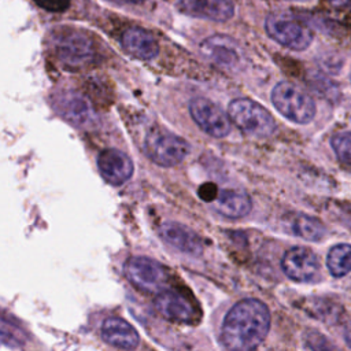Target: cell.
Listing matches in <instances>:
<instances>
[{
    "mask_svg": "<svg viewBox=\"0 0 351 351\" xmlns=\"http://www.w3.org/2000/svg\"><path fill=\"white\" fill-rule=\"evenodd\" d=\"M269 307L259 299L239 300L226 313L219 340L226 351H255L270 329Z\"/></svg>",
    "mask_w": 351,
    "mask_h": 351,
    "instance_id": "1",
    "label": "cell"
},
{
    "mask_svg": "<svg viewBox=\"0 0 351 351\" xmlns=\"http://www.w3.org/2000/svg\"><path fill=\"white\" fill-rule=\"evenodd\" d=\"M52 48L59 62L73 70L90 66L99 55L95 40L88 33L71 27L53 32Z\"/></svg>",
    "mask_w": 351,
    "mask_h": 351,
    "instance_id": "2",
    "label": "cell"
},
{
    "mask_svg": "<svg viewBox=\"0 0 351 351\" xmlns=\"http://www.w3.org/2000/svg\"><path fill=\"white\" fill-rule=\"evenodd\" d=\"M228 115L240 130L252 137H267L276 130V121L271 114L247 97L233 99L228 106Z\"/></svg>",
    "mask_w": 351,
    "mask_h": 351,
    "instance_id": "3",
    "label": "cell"
},
{
    "mask_svg": "<svg viewBox=\"0 0 351 351\" xmlns=\"http://www.w3.org/2000/svg\"><path fill=\"white\" fill-rule=\"evenodd\" d=\"M270 100L281 115L295 123H308L315 115L314 100L291 82H278L271 90Z\"/></svg>",
    "mask_w": 351,
    "mask_h": 351,
    "instance_id": "4",
    "label": "cell"
},
{
    "mask_svg": "<svg viewBox=\"0 0 351 351\" xmlns=\"http://www.w3.org/2000/svg\"><path fill=\"white\" fill-rule=\"evenodd\" d=\"M144 151L154 163L162 167H171L186 158L189 144L169 130L151 129L144 138Z\"/></svg>",
    "mask_w": 351,
    "mask_h": 351,
    "instance_id": "5",
    "label": "cell"
},
{
    "mask_svg": "<svg viewBox=\"0 0 351 351\" xmlns=\"http://www.w3.org/2000/svg\"><path fill=\"white\" fill-rule=\"evenodd\" d=\"M265 30L276 43L293 51H303L313 43L311 30L292 15L269 14L265 21Z\"/></svg>",
    "mask_w": 351,
    "mask_h": 351,
    "instance_id": "6",
    "label": "cell"
},
{
    "mask_svg": "<svg viewBox=\"0 0 351 351\" xmlns=\"http://www.w3.org/2000/svg\"><path fill=\"white\" fill-rule=\"evenodd\" d=\"M123 273L133 287L148 293L165 291L169 280L166 267L148 256L129 258L123 266Z\"/></svg>",
    "mask_w": 351,
    "mask_h": 351,
    "instance_id": "7",
    "label": "cell"
},
{
    "mask_svg": "<svg viewBox=\"0 0 351 351\" xmlns=\"http://www.w3.org/2000/svg\"><path fill=\"white\" fill-rule=\"evenodd\" d=\"M189 114L195 123L208 136L221 138L230 132L229 115L214 101L206 97H195L189 101Z\"/></svg>",
    "mask_w": 351,
    "mask_h": 351,
    "instance_id": "8",
    "label": "cell"
},
{
    "mask_svg": "<svg viewBox=\"0 0 351 351\" xmlns=\"http://www.w3.org/2000/svg\"><path fill=\"white\" fill-rule=\"evenodd\" d=\"M281 269L296 282H313L319 278L321 267L317 255L307 247H292L282 255Z\"/></svg>",
    "mask_w": 351,
    "mask_h": 351,
    "instance_id": "9",
    "label": "cell"
},
{
    "mask_svg": "<svg viewBox=\"0 0 351 351\" xmlns=\"http://www.w3.org/2000/svg\"><path fill=\"white\" fill-rule=\"evenodd\" d=\"M200 52L210 62L226 70H236L241 66L243 53L237 43L223 34L207 37L200 44Z\"/></svg>",
    "mask_w": 351,
    "mask_h": 351,
    "instance_id": "10",
    "label": "cell"
},
{
    "mask_svg": "<svg viewBox=\"0 0 351 351\" xmlns=\"http://www.w3.org/2000/svg\"><path fill=\"white\" fill-rule=\"evenodd\" d=\"M55 107L59 114L78 128L97 125V114L90 103L80 93L66 90L56 96Z\"/></svg>",
    "mask_w": 351,
    "mask_h": 351,
    "instance_id": "11",
    "label": "cell"
},
{
    "mask_svg": "<svg viewBox=\"0 0 351 351\" xmlns=\"http://www.w3.org/2000/svg\"><path fill=\"white\" fill-rule=\"evenodd\" d=\"M97 167L101 177L111 185L125 184L133 174V162L122 151L106 148L97 156Z\"/></svg>",
    "mask_w": 351,
    "mask_h": 351,
    "instance_id": "12",
    "label": "cell"
},
{
    "mask_svg": "<svg viewBox=\"0 0 351 351\" xmlns=\"http://www.w3.org/2000/svg\"><path fill=\"white\" fill-rule=\"evenodd\" d=\"M154 306L163 318L180 324L191 322L196 314L195 307L189 299L173 289H165L156 293Z\"/></svg>",
    "mask_w": 351,
    "mask_h": 351,
    "instance_id": "13",
    "label": "cell"
},
{
    "mask_svg": "<svg viewBox=\"0 0 351 351\" xmlns=\"http://www.w3.org/2000/svg\"><path fill=\"white\" fill-rule=\"evenodd\" d=\"M181 12L215 22L229 21L234 14L233 0H177Z\"/></svg>",
    "mask_w": 351,
    "mask_h": 351,
    "instance_id": "14",
    "label": "cell"
},
{
    "mask_svg": "<svg viewBox=\"0 0 351 351\" xmlns=\"http://www.w3.org/2000/svg\"><path fill=\"white\" fill-rule=\"evenodd\" d=\"M101 339L119 350L132 351L140 343V336L133 325L119 317H107L100 326Z\"/></svg>",
    "mask_w": 351,
    "mask_h": 351,
    "instance_id": "15",
    "label": "cell"
},
{
    "mask_svg": "<svg viewBox=\"0 0 351 351\" xmlns=\"http://www.w3.org/2000/svg\"><path fill=\"white\" fill-rule=\"evenodd\" d=\"M122 48L136 59L151 60L159 53V44L155 36L144 27H128L121 36Z\"/></svg>",
    "mask_w": 351,
    "mask_h": 351,
    "instance_id": "16",
    "label": "cell"
},
{
    "mask_svg": "<svg viewBox=\"0 0 351 351\" xmlns=\"http://www.w3.org/2000/svg\"><path fill=\"white\" fill-rule=\"evenodd\" d=\"M159 232L167 244L185 254H200L203 250V241L199 234L182 223L165 222Z\"/></svg>",
    "mask_w": 351,
    "mask_h": 351,
    "instance_id": "17",
    "label": "cell"
},
{
    "mask_svg": "<svg viewBox=\"0 0 351 351\" xmlns=\"http://www.w3.org/2000/svg\"><path fill=\"white\" fill-rule=\"evenodd\" d=\"M214 208L226 218L245 217L252 208L251 197L239 189H221L214 200Z\"/></svg>",
    "mask_w": 351,
    "mask_h": 351,
    "instance_id": "18",
    "label": "cell"
},
{
    "mask_svg": "<svg viewBox=\"0 0 351 351\" xmlns=\"http://www.w3.org/2000/svg\"><path fill=\"white\" fill-rule=\"evenodd\" d=\"M289 229L295 236L308 241H318L326 233L324 223L318 218L307 214L293 215L289 221Z\"/></svg>",
    "mask_w": 351,
    "mask_h": 351,
    "instance_id": "19",
    "label": "cell"
},
{
    "mask_svg": "<svg viewBox=\"0 0 351 351\" xmlns=\"http://www.w3.org/2000/svg\"><path fill=\"white\" fill-rule=\"evenodd\" d=\"M326 267L333 277H344L351 271V244L333 245L326 255Z\"/></svg>",
    "mask_w": 351,
    "mask_h": 351,
    "instance_id": "20",
    "label": "cell"
},
{
    "mask_svg": "<svg viewBox=\"0 0 351 351\" xmlns=\"http://www.w3.org/2000/svg\"><path fill=\"white\" fill-rule=\"evenodd\" d=\"M330 145L337 159L341 163L351 166V132L336 133L330 140Z\"/></svg>",
    "mask_w": 351,
    "mask_h": 351,
    "instance_id": "21",
    "label": "cell"
},
{
    "mask_svg": "<svg viewBox=\"0 0 351 351\" xmlns=\"http://www.w3.org/2000/svg\"><path fill=\"white\" fill-rule=\"evenodd\" d=\"M304 343L311 351H341L325 335L317 330L306 332Z\"/></svg>",
    "mask_w": 351,
    "mask_h": 351,
    "instance_id": "22",
    "label": "cell"
},
{
    "mask_svg": "<svg viewBox=\"0 0 351 351\" xmlns=\"http://www.w3.org/2000/svg\"><path fill=\"white\" fill-rule=\"evenodd\" d=\"M38 7L49 12H62L66 11L71 0H33Z\"/></svg>",
    "mask_w": 351,
    "mask_h": 351,
    "instance_id": "23",
    "label": "cell"
},
{
    "mask_svg": "<svg viewBox=\"0 0 351 351\" xmlns=\"http://www.w3.org/2000/svg\"><path fill=\"white\" fill-rule=\"evenodd\" d=\"M218 192H219V191H217V186H215L214 184H204V185H202L200 189H199L200 197L204 199V200H210V202H211V200H213V202L215 200Z\"/></svg>",
    "mask_w": 351,
    "mask_h": 351,
    "instance_id": "24",
    "label": "cell"
},
{
    "mask_svg": "<svg viewBox=\"0 0 351 351\" xmlns=\"http://www.w3.org/2000/svg\"><path fill=\"white\" fill-rule=\"evenodd\" d=\"M330 4L336 8H351V0H330Z\"/></svg>",
    "mask_w": 351,
    "mask_h": 351,
    "instance_id": "25",
    "label": "cell"
},
{
    "mask_svg": "<svg viewBox=\"0 0 351 351\" xmlns=\"http://www.w3.org/2000/svg\"><path fill=\"white\" fill-rule=\"evenodd\" d=\"M110 1H114L118 4H138V3H143L144 0H110Z\"/></svg>",
    "mask_w": 351,
    "mask_h": 351,
    "instance_id": "26",
    "label": "cell"
},
{
    "mask_svg": "<svg viewBox=\"0 0 351 351\" xmlns=\"http://www.w3.org/2000/svg\"><path fill=\"white\" fill-rule=\"evenodd\" d=\"M344 340H346V343L348 344V347L351 348V329L346 330V333H344Z\"/></svg>",
    "mask_w": 351,
    "mask_h": 351,
    "instance_id": "27",
    "label": "cell"
},
{
    "mask_svg": "<svg viewBox=\"0 0 351 351\" xmlns=\"http://www.w3.org/2000/svg\"><path fill=\"white\" fill-rule=\"evenodd\" d=\"M288 1H292V3H313L315 0H288Z\"/></svg>",
    "mask_w": 351,
    "mask_h": 351,
    "instance_id": "28",
    "label": "cell"
},
{
    "mask_svg": "<svg viewBox=\"0 0 351 351\" xmlns=\"http://www.w3.org/2000/svg\"><path fill=\"white\" fill-rule=\"evenodd\" d=\"M350 80H351V74H350Z\"/></svg>",
    "mask_w": 351,
    "mask_h": 351,
    "instance_id": "29",
    "label": "cell"
}]
</instances>
